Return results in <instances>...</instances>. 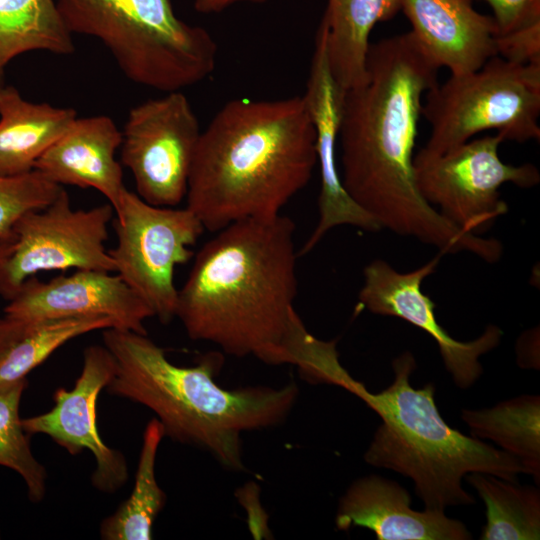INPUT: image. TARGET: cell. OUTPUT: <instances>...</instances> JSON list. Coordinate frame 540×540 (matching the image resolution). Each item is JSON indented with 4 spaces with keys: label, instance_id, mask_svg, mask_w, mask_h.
Returning a JSON list of instances; mask_svg holds the SVG:
<instances>
[{
    "label": "cell",
    "instance_id": "1",
    "mask_svg": "<svg viewBox=\"0 0 540 540\" xmlns=\"http://www.w3.org/2000/svg\"><path fill=\"white\" fill-rule=\"evenodd\" d=\"M439 68L411 31L370 43L364 81L344 90L338 130L339 173L352 200L381 228L434 246L442 254L469 252L496 263V238L463 232L420 194L414 148L425 93Z\"/></svg>",
    "mask_w": 540,
    "mask_h": 540
},
{
    "label": "cell",
    "instance_id": "2",
    "mask_svg": "<svg viewBox=\"0 0 540 540\" xmlns=\"http://www.w3.org/2000/svg\"><path fill=\"white\" fill-rule=\"evenodd\" d=\"M295 223L249 218L217 231L178 290L176 317L193 340L270 365L293 364L306 330L297 295Z\"/></svg>",
    "mask_w": 540,
    "mask_h": 540
},
{
    "label": "cell",
    "instance_id": "3",
    "mask_svg": "<svg viewBox=\"0 0 540 540\" xmlns=\"http://www.w3.org/2000/svg\"><path fill=\"white\" fill-rule=\"evenodd\" d=\"M316 131L304 96L234 99L202 130L186 208L205 230L270 218L310 181Z\"/></svg>",
    "mask_w": 540,
    "mask_h": 540
},
{
    "label": "cell",
    "instance_id": "4",
    "mask_svg": "<svg viewBox=\"0 0 540 540\" xmlns=\"http://www.w3.org/2000/svg\"><path fill=\"white\" fill-rule=\"evenodd\" d=\"M104 346L115 361L106 391L139 403L156 415L165 436L208 452L228 470H245L242 434L283 423L297 401L298 387L225 389L215 376L222 357L206 355L191 367L177 366L147 334L108 328Z\"/></svg>",
    "mask_w": 540,
    "mask_h": 540
},
{
    "label": "cell",
    "instance_id": "5",
    "mask_svg": "<svg viewBox=\"0 0 540 540\" xmlns=\"http://www.w3.org/2000/svg\"><path fill=\"white\" fill-rule=\"evenodd\" d=\"M392 367L393 382L378 393L370 392L348 373L336 349L324 352L311 370L313 384L339 386L380 416L382 422L364 454L369 465L410 478L425 509L442 512L476 502L462 486L469 473L518 482L524 468L515 457L444 421L435 403L433 383L412 387L416 360L410 351L396 357Z\"/></svg>",
    "mask_w": 540,
    "mask_h": 540
},
{
    "label": "cell",
    "instance_id": "6",
    "mask_svg": "<svg viewBox=\"0 0 540 540\" xmlns=\"http://www.w3.org/2000/svg\"><path fill=\"white\" fill-rule=\"evenodd\" d=\"M68 30L99 39L132 82L181 91L215 70L210 33L179 19L170 0H56Z\"/></svg>",
    "mask_w": 540,
    "mask_h": 540
},
{
    "label": "cell",
    "instance_id": "7",
    "mask_svg": "<svg viewBox=\"0 0 540 540\" xmlns=\"http://www.w3.org/2000/svg\"><path fill=\"white\" fill-rule=\"evenodd\" d=\"M423 100L427 153L443 154L487 130L504 141L540 139V65L494 56L471 73L436 83Z\"/></svg>",
    "mask_w": 540,
    "mask_h": 540
},
{
    "label": "cell",
    "instance_id": "8",
    "mask_svg": "<svg viewBox=\"0 0 540 540\" xmlns=\"http://www.w3.org/2000/svg\"><path fill=\"white\" fill-rule=\"evenodd\" d=\"M503 141L499 134L485 135L440 155L422 148L414 155V178L421 196L465 233H485L508 212L499 192L503 184L528 189L540 182L535 165L501 160Z\"/></svg>",
    "mask_w": 540,
    "mask_h": 540
},
{
    "label": "cell",
    "instance_id": "9",
    "mask_svg": "<svg viewBox=\"0 0 540 540\" xmlns=\"http://www.w3.org/2000/svg\"><path fill=\"white\" fill-rule=\"evenodd\" d=\"M113 227L117 244L108 250L117 275L166 324L176 317L174 272L194 255L205 230L185 208L155 206L126 189Z\"/></svg>",
    "mask_w": 540,
    "mask_h": 540
},
{
    "label": "cell",
    "instance_id": "10",
    "mask_svg": "<svg viewBox=\"0 0 540 540\" xmlns=\"http://www.w3.org/2000/svg\"><path fill=\"white\" fill-rule=\"evenodd\" d=\"M113 214L109 203L73 209L63 189L47 207L22 216L14 226L13 249L0 262V296L9 301L27 279L40 272H114L105 248Z\"/></svg>",
    "mask_w": 540,
    "mask_h": 540
},
{
    "label": "cell",
    "instance_id": "11",
    "mask_svg": "<svg viewBox=\"0 0 540 540\" xmlns=\"http://www.w3.org/2000/svg\"><path fill=\"white\" fill-rule=\"evenodd\" d=\"M121 132V164L137 194L152 205L176 207L186 197L202 132L187 97L174 91L132 107Z\"/></svg>",
    "mask_w": 540,
    "mask_h": 540
},
{
    "label": "cell",
    "instance_id": "12",
    "mask_svg": "<svg viewBox=\"0 0 540 540\" xmlns=\"http://www.w3.org/2000/svg\"><path fill=\"white\" fill-rule=\"evenodd\" d=\"M440 257L439 253L409 272H399L384 260H373L363 270L364 282L358 294V306L373 314L400 318L426 332L436 342L455 385L465 389L482 375L479 359L499 345L503 331L490 324L479 337L462 342L438 323L435 304L422 292L421 285L436 270Z\"/></svg>",
    "mask_w": 540,
    "mask_h": 540
},
{
    "label": "cell",
    "instance_id": "13",
    "mask_svg": "<svg viewBox=\"0 0 540 540\" xmlns=\"http://www.w3.org/2000/svg\"><path fill=\"white\" fill-rule=\"evenodd\" d=\"M115 374V361L103 345H91L83 352V366L71 390L59 388L54 407L43 414L22 419L28 435L45 434L72 455L88 449L96 460L91 476L95 488L113 493L128 479L125 457L102 441L97 430L96 402Z\"/></svg>",
    "mask_w": 540,
    "mask_h": 540
},
{
    "label": "cell",
    "instance_id": "14",
    "mask_svg": "<svg viewBox=\"0 0 540 540\" xmlns=\"http://www.w3.org/2000/svg\"><path fill=\"white\" fill-rule=\"evenodd\" d=\"M4 316L33 322L68 317H108L116 328L147 334L151 308L111 272L76 270L49 281L27 279L4 308Z\"/></svg>",
    "mask_w": 540,
    "mask_h": 540
},
{
    "label": "cell",
    "instance_id": "15",
    "mask_svg": "<svg viewBox=\"0 0 540 540\" xmlns=\"http://www.w3.org/2000/svg\"><path fill=\"white\" fill-rule=\"evenodd\" d=\"M344 90L334 80L327 57L326 41L317 30L306 92L303 95L316 131V155L320 171L317 225L298 252H310L332 228L350 225L367 232L382 228L344 189L337 163V141Z\"/></svg>",
    "mask_w": 540,
    "mask_h": 540
},
{
    "label": "cell",
    "instance_id": "16",
    "mask_svg": "<svg viewBox=\"0 0 540 540\" xmlns=\"http://www.w3.org/2000/svg\"><path fill=\"white\" fill-rule=\"evenodd\" d=\"M338 530L362 527L378 540H470L463 522L442 511H417L411 496L399 483L379 475L351 483L339 500L335 517Z\"/></svg>",
    "mask_w": 540,
    "mask_h": 540
},
{
    "label": "cell",
    "instance_id": "17",
    "mask_svg": "<svg viewBox=\"0 0 540 540\" xmlns=\"http://www.w3.org/2000/svg\"><path fill=\"white\" fill-rule=\"evenodd\" d=\"M401 10L425 53L451 76L471 73L497 56L494 19L471 0H401Z\"/></svg>",
    "mask_w": 540,
    "mask_h": 540
},
{
    "label": "cell",
    "instance_id": "18",
    "mask_svg": "<svg viewBox=\"0 0 540 540\" xmlns=\"http://www.w3.org/2000/svg\"><path fill=\"white\" fill-rule=\"evenodd\" d=\"M122 132L105 115L76 117L37 160L34 169L59 185L93 188L119 209L127 189L115 158Z\"/></svg>",
    "mask_w": 540,
    "mask_h": 540
},
{
    "label": "cell",
    "instance_id": "19",
    "mask_svg": "<svg viewBox=\"0 0 540 540\" xmlns=\"http://www.w3.org/2000/svg\"><path fill=\"white\" fill-rule=\"evenodd\" d=\"M76 117L72 108L32 103L14 86L0 87V176L34 170L37 160Z\"/></svg>",
    "mask_w": 540,
    "mask_h": 540
},
{
    "label": "cell",
    "instance_id": "20",
    "mask_svg": "<svg viewBox=\"0 0 540 540\" xmlns=\"http://www.w3.org/2000/svg\"><path fill=\"white\" fill-rule=\"evenodd\" d=\"M401 0H327L319 24L326 41L331 74L343 89L362 83L370 34L374 26L393 18Z\"/></svg>",
    "mask_w": 540,
    "mask_h": 540
},
{
    "label": "cell",
    "instance_id": "21",
    "mask_svg": "<svg viewBox=\"0 0 540 540\" xmlns=\"http://www.w3.org/2000/svg\"><path fill=\"white\" fill-rule=\"evenodd\" d=\"M470 435L489 439L515 457L524 473L540 483V397L523 394L491 408L463 409Z\"/></svg>",
    "mask_w": 540,
    "mask_h": 540
},
{
    "label": "cell",
    "instance_id": "22",
    "mask_svg": "<svg viewBox=\"0 0 540 540\" xmlns=\"http://www.w3.org/2000/svg\"><path fill=\"white\" fill-rule=\"evenodd\" d=\"M72 35L56 0H0V87L15 57L31 51L72 54Z\"/></svg>",
    "mask_w": 540,
    "mask_h": 540
},
{
    "label": "cell",
    "instance_id": "23",
    "mask_svg": "<svg viewBox=\"0 0 540 540\" xmlns=\"http://www.w3.org/2000/svg\"><path fill=\"white\" fill-rule=\"evenodd\" d=\"M164 436L160 421L151 419L143 433L133 491L113 514L102 521V539H152L153 524L166 502V494L155 476L157 451Z\"/></svg>",
    "mask_w": 540,
    "mask_h": 540
},
{
    "label": "cell",
    "instance_id": "24",
    "mask_svg": "<svg viewBox=\"0 0 540 540\" xmlns=\"http://www.w3.org/2000/svg\"><path fill=\"white\" fill-rule=\"evenodd\" d=\"M486 507L481 540L540 538V490L497 476L473 472L466 476Z\"/></svg>",
    "mask_w": 540,
    "mask_h": 540
},
{
    "label": "cell",
    "instance_id": "25",
    "mask_svg": "<svg viewBox=\"0 0 540 540\" xmlns=\"http://www.w3.org/2000/svg\"><path fill=\"white\" fill-rule=\"evenodd\" d=\"M116 328L108 317H68L33 321L0 353V386L26 376L68 341L91 331Z\"/></svg>",
    "mask_w": 540,
    "mask_h": 540
},
{
    "label": "cell",
    "instance_id": "26",
    "mask_svg": "<svg viewBox=\"0 0 540 540\" xmlns=\"http://www.w3.org/2000/svg\"><path fill=\"white\" fill-rule=\"evenodd\" d=\"M27 383V379H23L0 386V465L22 477L28 498L37 503L45 496L47 473L31 451L19 414Z\"/></svg>",
    "mask_w": 540,
    "mask_h": 540
},
{
    "label": "cell",
    "instance_id": "27",
    "mask_svg": "<svg viewBox=\"0 0 540 540\" xmlns=\"http://www.w3.org/2000/svg\"><path fill=\"white\" fill-rule=\"evenodd\" d=\"M63 190L38 170L0 176V240L14 239V226L25 214L51 204Z\"/></svg>",
    "mask_w": 540,
    "mask_h": 540
},
{
    "label": "cell",
    "instance_id": "28",
    "mask_svg": "<svg viewBox=\"0 0 540 540\" xmlns=\"http://www.w3.org/2000/svg\"><path fill=\"white\" fill-rule=\"evenodd\" d=\"M497 56L510 62L540 65V22L496 36Z\"/></svg>",
    "mask_w": 540,
    "mask_h": 540
},
{
    "label": "cell",
    "instance_id": "29",
    "mask_svg": "<svg viewBox=\"0 0 540 540\" xmlns=\"http://www.w3.org/2000/svg\"><path fill=\"white\" fill-rule=\"evenodd\" d=\"M491 7L497 35L540 22V0H483Z\"/></svg>",
    "mask_w": 540,
    "mask_h": 540
},
{
    "label": "cell",
    "instance_id": "30",
    "mask_svg": "<svg viewBox=\"0 0 540 540\" xmlns=\"http://www.w3.org/2000/svg\"><path fill=\"white\" fill-rule=\"evenodd\" d=\"M517 363L526 369H539V328L524 332L517 341Z\"/></svg>",
    "mask_w": 540,
    "mask_h": 540
},
{
    "label": "cell",
    "instance_id": "31",
    "mask_svg": "<svg viewBox=\"0 0 540 540\" xmlns=\"http://www.w3.org/2000/svg\"><path fill=\"white\" fill-rule=\"evenodd\" d=\"M31 322L0 318V353L19 338Z\"/></svg>",
    "mask_w": 540,
    "mask_h": 540
},
{
    "label": "cell",
    "instance_id": "32",
    "mask_svg": "<svg viewBox=\"0 0 540 540\" xmlns=\"http://www.w3.org/2000/svg\"><path fill=\"white\" fill-rule=\"evenodd\" d=\"M270 0H194V8L203 14L219 13L235 3L250 2L263 4Z\"/></svg>",
    "mask_w": 540,
    "mask_h": 540
},
{
    "label": "cell",
    "instance_id": "33",
    "mask_svg": "<svg viewBox=\"0 0 540 540\" xmlns=\"http://www.w3.org/2000/svg\"><path fill=\"white\" fill-rule=\"evenodd\" d=\"M15 239L0 240V262L4 260L12 251Z\"/></svg>",
    "mask_w": 540,
    "mask_h": 540
}]
</instances>
